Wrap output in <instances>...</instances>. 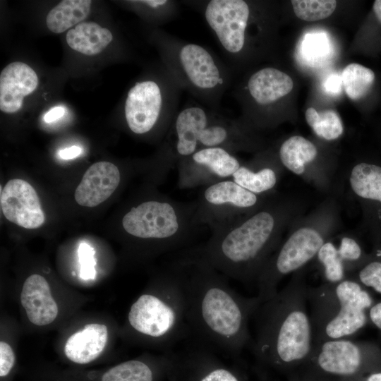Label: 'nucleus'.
I'll return each instance as SVG.
<instances>
[{"mask_svg":"<svg viewBox=\"0 0 381 381\" xmlns=\"http://www.w3.org/2000/svg\"><path fill=\"white\" fill-rule=\"evenodd\" d=\"M0 203L5 217L23 228L37 229L44 222V212L35 190L23 179H15L7 182L1 190Z\"/></svg>","mask_w":381,"mask_h":381,"instance_id":"15","label":"nucleus"},{"mask_svg":"<svg viewBox=\"0 0 381 381\" xmlns=\"http://www.w3.org/2000/svg\"><path fill=\"white\" fill-rule=\"evenodd\" d=\"M315 145L308 139L294 135L286 139L281 145L279 157L282 164L296 175H302L306 165L317 157Z\"/></svg>","mask_w":381,"mask_h":381,"instance_id":"25","label":"nucleus"},{"mask_svg":"<svg viewBox=\"0 0 381 381\" xmlns=\"http://www.w3.org/2000/svg\"><path fill=\"white\" fill-rule=\"evenodd\" d=\"M349 183L363 210V229L373 245L381 243V163L361 162L352 168Z\"/></svg>","mask_w":381,"mask_h":381,"instance_id":"14","label":"nucleus"},{"mask_svg":"<svg viewBox=\"0 0 381 381\" xmlns=\"http://www.w3.org/2000/svg\"><path fill=\"white\" fill-rule=\"evenodd\" d=\"M317 258L322 267L327 283L336 284L345 279V266L340 258L337 248L326 241L319 250Z\"/></svg>","mask_w":381,"mask_h":381,"instance_id":"29","label":"nucleus"},{"mask_svg":"<svg viewBox=\"0 0 381 381\" xmlns=\"http://www.w3.org/2000/svg\"><path fill=\"white\" fill-rule=\"evenodd\" d=\"M38 85V77L28 65L15 61L7 65L0 74V109L6 114L18 111L23 98Z\"/></svg>","mask_w":381,"mask_h":381,"instance_id":"19","label":"nucleus"},{"mask_svg":"<svg viewBox=\"0 0 381 381\" xmlns=\"http://www.w3.org/2000/svg\"><path fill=\"white\" fill-rule=\"evenodd\" d=\"M337 250L346 271L356 272L367 260L369 253L365 252L357 240L348 236L341 238Z\"/></svg>","mask_w":381,"mask_h":381,"instance_id":"32","label":"nucleus"},{"mask_svg":"<svg viewBox=\"0 0 381 381\" xmlns=\"http://www.w3.org/2000/svg\"><path fill=\"white\" fill-rule=\"evenodd\" d=\"M373 9L377 20L381 23V0L374 1Z\"/></svg>","mask_w":381,"mask_h":381,"instance_id":"40","label":"nucleus"},{"mask_svg":"<svg viewBox=\"0 0 381 381\" xmlns=\"http://www.w3.org/2000/svg\"><path fill=\"white\" fill-rule=\"evenodd\" d=\"M66 42L73 50L87 56L102 52L112 41L111 31L92 21H83L66 33Z\"/></svg>","mask_w":381,"mask_h":381,"instance_id":"22","label":"nucleus"},{"mask_svg":"<svg viewBox=\"0 0 381 381\" xmlns=\"http://www.w3.org/2000/svg\"><path fill=\"white\" fill-rule=\"evenodd\" d=\"M20 302L29 320L35 325H47L58 315V306L52 296L49 285L40 274H32L25 279Z\"/></svg>","mask_w":381,"mask_h":381,"instance_id":"20","label":"nucleus"},{"mask_svg":"<svg viewBox=\"0 0 381 381\" xmlns=\"http://www.w3.org/2000/svg\"><path fill=\"white\" fill-rule=\"evenodd\" d=\"M195 202L149 199L131 207L121 224L133 238L154 241L162 250H174L188 243L200 226L195 220Z\"/></svg>","mask_w":381,"mask_h":381,"instance_id":"7","label":"nucleus"},{"mask_svg":"<svg viewBox=\"0 0 381 381\" xmlns=\"http://www.w3.org/2000/svg\"><path fill=\"white\" fill-rule=\"evenodd\" d=\"M307 361L327 374L351 377L381 365V348L375 342L349 338L328 340L314 344Z\"/></svg>","mask_w":381,"mask_h":381,"instance_id":"11","label":"nucleus"},{"mask_svg":"<svg viewBox=\"0 0 381 381\" xmlns=\"http://www.w3.org/2000/svg\"><path fill=\"white\" fill-rule=\"evenodd\" d=\"M368 317L370 323L377 329L379 339L381 341V301L373 305L369 310Z\"/></svg>","mask_w":381,"mask_h":381,"instance_id":"37","label":"nucleus"},{"mask_svg":"<svg viewBox=\"0 0 381 381\" xmlns=\"http://www.w3.org/2000/svg\"><path fill=\"white\" fill-rule=\"evenodd\" d=\"M288 207L283 200H265L252 213L212 230L206 242L186 250L179 258L202 262L241 282H256L281 243Z\"/></svg>","mask_w":381,"mask_h":381,"instance_id":"2","label":"nucleus"},{"mask_svg":"<svg viewBox=\"0 0 381 381\" xmlns=\"http://www.w3.org/2000/svg\"><path fill=\"white\" fill-rule=\"evenodd\" d=\"M241 165L234 153L224 148H200L177 164V186L188 189L229 179Z\"/></svg>","mask_w":381,"mask_h":381,"instance_id":"12","label":"nucleus"},{"mask_svg":"<svg viewBox=\"0 0 381 381\" xmlns=\"http://www.w3.org/2000/svg\"><path fill=\"white\" fill-rule=\"evenodd\" d=\"M341 76L344 91L352 100L364 97L375 80V73L371 69L355 63L347 65Z\"/></svg>","mask_w":381,"mask_h":381,"instance_id":"26","label":"nucleus"},{"mask_svg":"<svg viewBox=\"0 0 381 381\" xmlns=\"http://www.w3.org/2000/svg\"><path fill=\"white\" fill-rule=\"evenodd\" d=\"M251 140L242 122L212 109L208 121L198 136V150L217 147L232 153L248 150Z\"/></svg>","mask_w":381,"mask_h":381,"instance_id":"17","label":"nucleus"},{"mask_svg":"<svg viewBox=\"0 0 381 381\" xmlns=\"http://www.w3.org/2000/svg\"><path fill=\"white\" fill-rule=\"evenodd\" d=\"M308 124L315 133L327 140L339 138L344 131L340 116L337 111L329 109L318 112L314 108L307 109L305 114Z\"/></svg>","mask_w":381,"mask_h":381,"instance_id":"27","label":"nucleus"},{"mask_svg":"<svg viewBox=\"0 0 381 381\" xmlns=\"http://www.w3.org/2000/svg\"><path fill=\"white\" fill-rule=\"evenodd\" d=\"M66 112V109L63 106H56L51 109L44 116V121L46 123H52L61 119Z\"/></svg>","mask_w":381,"mask_h":381,"instance_id":"38","label":"nucleus"},{"mask_svg":"<svg viewBox=\"0 0 381 381\" xmlns=\"http://www.w3.org/2000/svg\"><path fill=\"white\" fill-rule=\"evenodd\" d=\"M154 373L147 363L130 360L116 365L102 375V381H153Z\"/></svg>","mask_w":381,"mask_h":381,"instance_id":"28","label":"nucleus"},{"mask_svg":"<svg viewBox=\"0 0 381 381\" xmlns=\"http://www.w3.org/2000/svg\"><path fill=\"white\" fill-rule=\"evenodd\" d=\"M108 339L106 325L91 323L71 334L64 346V353L72 362L87 364L97 358Z\"/></svg>","mask_w":381,"mask_h":381,"instance_id":"21","label":"nucleus"},{"mask_svg":"<svg viewBox=\"0 0 381 381\" xmlns=\"http://www.w3.org/2000/svg\"><path fill=\"white\" fill-rule=\"evenodd\" d=\"M296 16L305 21L325 19L332 14L337 1L332 0H294L291 1Z\"/></svg>","mask_w":381,"mask_h":381,"instance_id":"31","label":"nucleus"},{"mask_svg":"<svg viewBox=\"0 0 381 381\" xmlns=\"http://www.w3.org/2000/svg\"><path fill=\"white\" fill-rule=\"evenodd\" d=\"M341 76L337 74L329 75L323 83V88L326 92L331 95H337L341 90Z\"/></svg>","mask_w":381,"mask_h":381,"instance_id":"36","label":"nucleus"},{"mask_svg":"<svg viewBox=\"0 0 381 381\" xmlns=\"http://www.w3.org/2000/svg\"><path fill=\"white\" fill-rule=\"evenodd\" d=\"M167 70L182 90L217 111L231 85L232 71L208 48L168 34L160 35Z\"/></svg>","mask_w":381,"mask_h":381,"instance_id":"5","label":"nucleus"},{"mask_svg":"<svg viewBox=\"0 0 381 381\" xmlns=\"http://www.w3.org/2000/svg\"><path fill=\"white\" fill-rule=\"evenodd\" d=\"M303 269L289 283L259 306L252 349L260 359L279 366L305 362L314 347L308 286Z\"/></svg>","mask_w":381,"mask_h":381,"instance_id":"3","label":"nucleus"},{"mask_svg":"<svg viewBox=\"0 0 381 381\" xmlns=\"http://www.w3.org/2000/svg\"><path fill=\"white\" fill-rule=\"evenodd\" d=\"M261 162L241 164L231 179L256 195L270 191L277 184V172L272 164Z\"/></svg>","mask_w":381,"mask_h":381,"instance_id":"23","label":"nucleus"},{"mask_svg":"<svg viewBox=\"0 0 381 381\" xmlns=\"http://www.w3.org/2000/svg\"><path fill=\"white\" fill-rule=\"evenodd\" d=\"M212 109L188 104L177 112L168 131L163 154L164 172L198 150V140Z\"/></svg>","mask_w":381,"mask_h":381,"instance_id":"13","label":"nucleus"},{"mask_svg":"<svg viewBox=\"0 0 381 381\" xmlns=\"http://www.w3.org/2000/svg\"><path fill=\"white\" fill-rule=\"evenodd\" d=\"M90 0H64L47 14V26L54 33H61L85 20L90 12Z\"/></svg>","mask_w":381,"mask_h":381,"instance_id":"24","label":"nucleus"},{"mask_svg":"<svg viewBox=\"0 0 381 381\" xmlns=\"http://www.w3.org/2000/svg\"><path fill=\"white\" fill-rule=\"evenodd\" d=\"M95 249L86 243H81L78 249L80 264V277L84 280L94 279L96 275Z\"/></svg>","mask_w":381,"mask_h":381,"instance_id":"34","label":"nucleus"},{"mask_svg":"<svg viewBox=\"0 0 381 381\" xmlns=\"http://www.w3.org/2000/svg\"><path fill=\"white\" fill-rule=\"evenodd\" d=\"M121 174L118 167L109 162L92 164L85 173L75 191L78 204L95 207L105 201L119 186Z\"/></svg>","mask_w":381,"mask_h":381,"instance_id":"18","label":"nucleus"},{"mask_svg":"<svg viewBox=\"0 0 381 381\" xmlns=\"http://www.w3.org/2000/svg\"><path fill=\"white\" fill-rule=\"evenodd\" d=\"M180 85L166 69L160 80L145 79L136 82L128 90L124 115L129 129L144 135L158 124L168 130L177 114Z\"/></svg>","mask_w":381,"mask_h":381,"instance_id":"8","label":"nucleus"},{"mask_svg":"<svg viewBox=\"0 0 381 381\" xmlns=\"http://www.w3.org/2000/svg\"><path fill=\"white\" fill-rule=\"evenodd\" d=\"M314 344L349 338L369 322L368 313L375 303L369 291L356 279L308 287Z\"/></svg>","mask_w":381,"mask_h":381,"instance_id":"4","label":"nucleus"},{"mask_svg":"<svg viewBox=\"0 0 381 381\" xmlns=\"http://www.w3.org/2000/svg\"><path fill=\"white\" fill-rule=\"evenodd\" d=\"M291 78L274 67H264L253 72L238 87L236 95H246L253 104L266 107L275 104L293 89Z\"/></svg>","mask_w":381,"mask_h":381,"instance_id":"16","label":"nucleus"},{"mask_svg":"<svg viewBox=\"0 0 381 381\" xmlns=\"http://www.w3.org/2000/svg\"><path fill=\"white\" fill-rule=\"evenodd\" d=\"M128 322L138 334L166 346L190 336L185 294L173 265L156 290L140 295L131 305Z\"/></svg>","mask_w":381,"mask_h":381,"instance_id":"6","label":"nucleus"},{"mask_svg":"<svg viewBox=\"0 0 381 381\" xmlns=\"http://www.w3.org/2000/svg\"><path fill=\"white\" fill-rule=\"evenodd\" d=\"M82 153L81 147L73 145L65 149L61 150L59 155L64 159H71L78 157Z\"/></svg>","mask_w":381,"mask_h":381,"instance_id":"39","label":"nucleus"},{"mask_svg":"<svg viewBox=\"0 0 381 381\" xmlns=\"http://www.w3.org/2000/svg\"><path fill=\"white\" fill-rule=\"evenodd\" d=\"M356 272V280L381 294V243L373 246L367 260Z\"/></svg>","mask_w":381,"mask_h":381,"instance_id":"30","label":"nucleus"},{"mask_svg":"<svg viewBox=\"0 0 381 381\" xmlns=\"http://www.w3.org/2000/svg\"><path fill=\"white\" fill-rule=\"evenodd\" d=\"M265 202L231 179L205 186L195 202V220L211 230L252 213Z\"/></svg>","mask_w":381,"mask_h":381,"instance_id":"10","label":"nucleus"},{"mask_svg":"<svg viewBox=\"0 0 381 381\" xmlns=\"http://www.w3.org/2000/svg\"><path fill=\"white\" fill-rule=\"evenodd\" d=\"M15 363V354L11 346L5 341L0 342V376H6Z\"/></svg>","mask_w":381,"mask_h":381,"instance_id":"35","label":"nucleus"},{"mask_svg":"<svg viewBox=\"0 0 381 381\" xmlns=\"http://www.w3.org/2000/svg\"><path fill=\"white\" fill-rule=\"evenodd\" d=\"M190 335L210 350L238 355L252 338L249 322L262 302L232 289L226 277L206 263L176 259Z\"/></svg>","mask_w":381,"mask_h":381,"instance_id":"1","label":"nucleus"},{"mask_svg":"<svg viewBox=\"0 0 381 381\" xmlns=\"http://www.w3.org/2000/svg\"><path fill=\"white\" fill-rule=\"evenodd\" d=\"M329 41L322 33H307L301 44L302 56L311 64L320 62L325 59L329 52Z\"/></svg>","mask_w":381,"mask_h":381,"instance_id":"33","label":"nucleus"},{"mask_svg":"<svg viewBox=\"0 0 381 381\" xmlns=\"http://www.w3.org/2000/svg\"><path fill=\"white\" fill-rule=\"evenodd\" d=\"M325 242L324 234L315 226H303L294 231L280 243L258 277L257 296L261 302L273 298L278 292L280 281L303 269Z\"/></svg>","mask_w":381,"mask_h":381,"instance_id":"9","label":"nucleus"}]
</instances>
